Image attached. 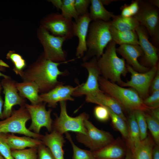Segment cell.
Returning a JSON list of instances; mask_svg holds the SVG:
<instances>
[{
    "instance_id": "cell-13",
    "label": "cell",
    "mask_w": 159,
    "mask_h": 159,
    "mask_svg": "<svg viewBox=\"0 0 159 159\" xmlns=\"http://www.w3.org/2000/svg\"><path fill=\"white\" fill-rule=\"evenodd\" d=\"M72 21L63 16L61 14L52 13L42 20V26L54 36L64 38L66 40L72 39L74 35Z\"/></svg>"
},
{
    "instance_id": "cell-22",
    "label": "cell",
    "mask_w": 159,
    "mask_h": 159,
    "mask_svg": "<svg viewBox=\"0 0 159 159\" xmlns=\"http://www.w3.org/2000/svg\"><path fill=\"white\" fill-rule=\"evenodd\" d=\"M2 134L11 150H21L27 148L38 147L43 143L41 140L27 136L19 137L13 133Z\"/></svg>"
},
{
    "instance_id": "cell-47",
    "label": "cell",
    "mask_w": 159,
    "mask_h": 159,
    "mask_svg": "<svg viewBox=\"0 0 159 159\" xmlns=\"http://www.w3.org/2000/svg\"><path fill=\"white\" fill-rule=\"evenodd\" d=\"M58 9H61L62 4V0H49Z\"/></svg>"
},
{
    "instance_id": "cell-34",
    "label": "cell",
    "mask_w": 159,
    "mask_h": 159,
    "mask_svg": "<svg viewBox=\"0 0 159 159\" xmlns=\"http://www.w3.org/2000/svg\"><path fill=\"white\" fill-rule=\"evenodd\" d=\"M37 147L11 150V154L14 159H38Z\"/></svg>"
},
{
    "instance_id": "cell-41",
    "label": "cell",
    "mask_w": 159,
    "mask_h": 159,
    "mask_svg": "<svg viewBox=\"0 0 159 159\" xmlns=\"http://www.w3.org/2000/svg\"><path fill=\"white\" fill-rule=\"evenodd\" d=\"M151 91L154 92L159 90V70L158 69L151 83L150 87Z\"/></svg>"
},
{
    "instance_id": "cell-25",
    "label": "cell",
    "mask_w": 159,
    "mask_h": 159,
    "mask_svg": "<svg viewBox=\"0 0 159 159\" xmlns=\"http://www.w3.org/2000/svg\"><path fill=\"white\" fill-rule=\"evenodd\" d=\"M110 30L112 40L116 44L139 45L138 36L135 31H120L110 25Z\"/></svg>"
},
{
    "instance_id": "cell-35",
    "label": "cell",
    "mask_w": 159,
    "mask_h": 159,
    "mask_svg": "<svg viewBox=\"0 0 159 159\" xmlns=\"http://www.w3.org/2000/svg\"><path fill=\"white\" fill-rule=\"evenodd\" d=\"M138 126L141 140L145 139L148 136V126L145 112L140 110L133 111Z\"/></svg>"
},
{
    "instance_id": "cell-45",
    "label": "cell",
    "mask_w": 159,
    "mask_h": 159,
    "mask_svg": "<svg viewBox=\"0 0 159 159\" xmlns=\"http://www.w3.org/2000/svg\"><path fill=\"white\" fill-rule=\"evenodd\" d=\"M149 114L153 117L159 120V107L151 109Z\"/></svg>"
},
{
    "instance_id": "cell-23",
    "label": "cell",
    "mask_w": 159,
    "mask_h": 159,
    "mask_svg": "<svg viewBox=\"0 0 159 159\" xmlns=\"http://www.w3.org/2000/svg\"><path fill=\"white\" fill-rule=\"evenodd\" d=\"M16 85L20 95L28 99L31 104L34 105L42 102L39 95L38 87L35 82L31 81L16 82Z\"/></svg>"
},
{
    "instance_id": "cell-32",
    "label": "cell",
    "mask_w": 159,
    "mask_h": 159,
    "mask_svg": "<svg viewBox=\"0 0 159 159\" xmlns=\"http://www.w3.org/2000/svg\"><path fill=\"white\" fill-rule=\"evenodd\" d=\"M75 0H62L61 14L65 17L77 21L79 17L74 6Z\"/></svg>"
},
{
    "instance_id": "cell-18",
    "label": "cell",
    "mask_w": 159,
    "mask_h": 159,
    "mask_svg": "<svg viewBox=\"0 0 159 159\" xmlns=\"http://www.w3.org/2000/svg\"><path fill=\"white\" fill-rule=\"evenodd\" d=\"M117 52L125 59L127 64L135 71L140 73L148 71L150 69L140 64L138 59L143 55V50L139 45L124 44L116 48Z\"/></svg>"
},
{
    "instance_id": "cell-31",
    "label": "cell",
    "mask_w": 159,
    "mask_h": 159,
    "mask_svg": "<svg viewBox=\"0 0 159 159\" xmlns=\"http://www.w3.org/2000/svg\"><path fill=\"white\" fill-rule=\"evenodd\" d=\"M66 137L71 145L73 152L72 159H94L93 152L82 149L77 146L73 142L68 132L65 133Z\"/></svg>"
},
{
    "instance_id": "cell-27",
    "label": "cell",
    "mask_w": 159,
    "mask_h": 159,
    "mask_svg": "<svg viewBox=\"0 0 159 159\" xmlns=\"http://www.w3.org/2000/svg\"><path fill=\"white\" fill-rule=\"evenodd\" d=\"M152 138L148 135L144 140H141L139 146L131 151L132 159H152V153L155 144Z\"/></svg>"
},
{
    "instance_id": "cell-50",
    "label": "cell",
    "mask_w": 159,
    "mask_h": 159,
    "mask_svg": "<svg viewBox=\"0 0 159 159\" xmlns=\"http://www.w3.org/2000/svg\"><path fill=\"white\" fill-rule=\"evenodd\" d=\"M124 159H132V157L130 150L127 149L126 155Z\"/></svg>"
},
{
    "instance_id": "cell-49",
    "label": "cell",
    "mask_w": 159,
    "mask_h": 159,
    "mask_svg": "<svg viewBox=\"0 0 159 159\" xmlns=\"http://www.w3.org/2000/svg\"><path fill=\"white\" fill-rule=\"evenodd\" d=\"M147 1L151 5L159 8V0H149Z\"/></svg>"
},
{
    "instance_id": "cell-15",
    "label": "cell",
    "mask_w": 159,
    "mask_h": 159,
    "mask_svg": "<svg viewBox=\"0 0 159 159\" xmlns=\"http://www.w3.org/2000/svg\"><path fill=\"white\" fill-rule=\"evenodd\" d=\"M77 87V86L74 87L69 85H64L62 82L49 91L39 95L40 100L42 102L47 104L48 107L55 108L58 102L74 101L72 96Z\"/></svg>"
},
{
    "instance_id": "cell-1",
    "label": "cell",
    "mask_w": 159,
    "mask_h": 159,
    "mask_svg": "<svg viewBox=\"0 0 159 159\" xmlns=\"http://www.w3.org/2000/svg\"><path fill=\"white\" fill-rule=\"evenodd\" d=\"M68 62H54L45 59L42 54L35 62L24 71L21 78L23 81L35 82L41 94L46 93L62 82L58 80V77L66 75L68 72L60 71L58 66Z\"/></svg>"
},
{
    "instance_id": "cell-7",
    "label": "cell",
    "mask_w": 159,
    "mask_h": 159,
    "mask_svg": "<svg viewBox=\"0 0 159 159\" xmlns=\"http://www.w3.org/2000/svg\"><path fill=\"white\" fill-rule=\"evenodd\" d=\"M139 9L134 16L140 24L146 29L151 37L152 44L159 46V8L149 4L146 0H139Z\"/></svg>"
},
{
    "instance_id": "cell-29",
    "label": "cell",
    "mask_w": 159,
    "mask_h": 159,
    "mask_svg": "<svg viewBox=\"0 0 159 159\" xmlns=\"http://www.w3.org/2000/svg\"><path fill=\"white\" fill-rule=\"evenodd\" d=\"M6 58L10 60L14 65L13 71L16 74L21 77L23 74V70L26 66L25 60L20 54L12 51H9L7 54Z\"/></svg>"
},
{
    "instance_id": "cell-17",
    "label": "cell",
    "mask_w": 159,
    "mask_h": 159,
    "mask_svg": "<svg viewBox=\"0 0 159 159\" xmlns=\"http://www.w3.org/2000/svg\"><path fill=\"white\" fill-rule=\"evenodd\" d=\"M92 21L89 11L80 16L77 21H72L73 34L78 37L79 41L75 54L77 58L83 57L87 51L86 39L89 25Z\"/></svg>"
},
{
    "instance_id": "cell-37",
    "label": "cell",
    "mask_w": 159,
    "mask_h": 159,
    "mask_svg": "<svg viewBox=\"0 0 159 159\" xmlns=\"http://www.w3.org/2000/svg\"><path fill=\"white\" fill-rule=\"evenodd\" d=\"M144 104L151 109L159 107V90L152 93L151 95L143 100Z\"/></svg>"
},
{
    "instance_id": "cell-52",
    "label": "cell",
    "mask_w": 159,
    "mask_h": 159,
    "mask_svg": "<svg viewBox=\"0 0 159 159\" xmlns=\"http://www.w3.org/2000/svg\"><path fill=\"white\" fill-rule=\"evenodd\" d=\"M0 159H5L0 153Z\"/></svg>"
},
{
    "instance_id": "cell-5",
    "label": "cell",
    "mask_w": 159,
    "mask_h": 159,
    "mask_svg": "<svg viewBox=\"0 0 159 159\" xmlns=\"http://www.w3.org/2000/svg\"><path fill=\"white\" fill-rule=\"evenodd\" d=\"M30 119L25 106L13 109L9 117L0 121V134L18 133L41 140L42 135L36 133L26 127V123Z\"/></svg>"
},
{
    "instance_id": "cell-36",
    "label": "cell",
    "mask_w": 159,
    "mask_h": 159,
    "mask_svg": "<svg viewBox=\"0 0 159 159\" xmlns=\"http://www.w3.org/2000/svg\"><path fill=\"white\" fill-rule=\"evenodd\" d=\"M94 114L96 119L101 122L107 121L110 118L108 109L103 106L98 105L96 106L94 108Z\"/></svg>"
},
{
    "instance_id": "cell-20",
    "label": "cell",
    "mask_w": 159,
    "mask_h": 159,
    "mask_svg": "<svg viewBox=\"0 0 159 159\" xmlns=\"http://www.w3.org/2000/svg\"><path fill=\"white\" fill-rule=\"evenodd\" d=\"M41 140L48 148L55 159H65L63 147L65 140L63 135L52 130L50 133L42 135Z\"/></svg>"
},
{
    "instance_id": "cell-24",
    "label": "cell",
    "mask_w": 159,
    "mask_h": 159,
    "mask_svg": "<svg viewBox=\"0 0 159 159\" xmlns=\"http://www.w3.org/2000/svg\"><path fill=\"white\" fill-rule=\"evenodd\" d=\"M127 123V136L126 141L128 148L132 151L139 146L141 141L139 129L133 111L131 112Z\"/></svg>"
},
{
    "instance_id": "cell-9",
    "label": "cell",
    "mask_w": 159,
    "mask_h": 159,
    "mask_svg": "<svg viewBox=\"0 0 159 159\" xmlns=\"http://www.w3.org/2000/svg\"><path fill=\"white\" fill-rule=\"evenodd\" d=\"M84 124L87 133H77L76 138L78 142L88 148L90 151L99 150L115 140L109 132L97 128L88 119L85 120Z\"/></svg>"
},
{
    "instance_id": "cell-51",
    "label": "cell",
    "mask_w": 159,
    "mask_h": 159,
    "mask_svg": "<svg viewBox=\"0 0 159 159\" xmlns=\"http://www.w3.org/2000/svg\"><path fill=\"white\" fill-rule=\"evenodd\" d=\"M101 1L103 4L104 5H107L109 4H111V3L116 1H118V0H101Z\"/></svg>"
},
{
    "instance_id": "cell-39",
    "label": "cell",
    "mask_w": 159,
    "mask_h": 159,
    "mask_svg": "<svg viewBox=\"0 0 159 159\" xmlns=\"http://www.w3.org/2000/svg\"><path fill=\"white\" fill-rule=\"evenodd\" d=\"M90 0H75L74 6L79 16H82L88 11V8Z\"/></svg>"
},
{
    "instance_id": "cell-2",
    "label": "cell",
    "mask_w": 159,
    "mask_h": 159,
    "mask_svg": "<svg viewBox=\"0 0 159 159\" xmlns=\"http://www.w3.org/2000/svg\"><path fill=\"white\" fill-rule=\"evenodd\" d=\"M98 83L100 90L115 99L123 110L130 112L136 110L147 112L150 110L134 89L124 88L100 76Z\"/></svg>"
},
{
    "instance_id": "cell-33",
    "label": "cell",
    "mask_w": 159,
    "mask_h": 159,
    "mask_svg": "<svg viewBox=\"0 0 159 159\" xmlns=\"http://www.w3.org/2000/svg\"><path fill=\"white\" fill-rule=\"evenodd\" d=\"M148 128L150 131L156 145L159 146V120L149 113H145Z\"/></svg>"
},
{
    "instance_id": "cell-46",
    "label": "cell",
    "mask_w": 159,
    "mask_h": 159,
    "mask_svg": "<svg viewBox=\"0 0 159 159\" xmlns=\"http://www.w3.org/2000/svg\"><path fill=\"white\" fill-rule=\"evenodd\" d=\"M152 159H159V146L155 144L153 149Z\"/></svg>"
},
{
    "instance_id": "cell-43",
    "label": "cell",
    "mask_w": 159,
    "mask_h": 159,
    "mask_svg": "<svg viewBox=\"0 0 159 159\" xmlns=\"http://www.w3.org/2000/svg\"><path fill=\"white\" fill-rule=\"evenodd\" d=\"M121 16L125 17H130L132 16L129 7V5L125 4L120 8Z\"/></svg>"
},
{
    "instance_id": "cell-30",
    "label": "cell",
    "mask_w": 159,
    "mask_h": 159,
    "mask_svg": "<svg viewBox=\"0 0 159 159\" xmlns=\"http://www.w3.org/2000/svg\"><path fill=\"white\" fill-rule=\"evenodd\" d=\"M107 108L109 110L110 118L111 119L112 124L113 127L120 133L126 141L127 136V122L111 109L107 107Z\"/></svg>"
},
{
    "instance_id": "cell-6",
    "label": "cell",
    "mask_w": 159,
    "mask_h": 159,
    "mask_svg": "<svg viewBox=\"0 0 159 159\" xmlns=\"http://www.w3.org/2000/svg\"><path fill=\"white\" fill-rule=\"evenodd\" d=\"M59 104L60 114L59 116L54 114L56 118L53 123L52 130L63 135L69 131L86 134L87 130L84 122L89 119V115L84 112L76 117H71L67 112L66 101L60 102Z\"/></svg>"
},
{
    "instance_id": "cell-12",
    "label": "cell",
    "mask_w": 159,
    "mask_h": 159,
    "mask_svg": "<svg viewBox=\"0 0 159 159\" xmlns=\"http://www.w3.org/2000/svg\"><path fill=\"white\" fill-rule=\"evenodd\" d=\"M46 104L42 102L34 105L27 103L25 104L31 119V123L28 129L36 133L39 134L41 128L43 127L49 132L52 130L53 122L51 117L52 110L50 108L47 110Z\"/></svg>"
},
{
    "instance_id": "cell-3",
    "label": "cell",
    "mask_w": 159,
    "mask_h": 159,
    "mask_svg": "<svg viewBox=\"0 0 159 159\" xmlns=\"http://www.w3.org/2000/svg\"><path fill=\"white\" fill-rule=\"evenodd\" d=\"M109 21L96 20L90 23L86 39L87 50L82 57L83 62L94 57L98 59L103 54L105 48L112 40Z\"/></svg>"
},
{
    "instance_id": "cell-28",
    "label": "cell",
    "mask_w": 159,
    "mask_h": 159,
    "mask_svg": "<svg viewBox=\"0 0 159 159\" xmlns=\"http://www.w3.org/2000/svg\"><path fill=\"white\" fill-rule=\"evenodd\" d=\"M112 19L109 21L110 25L120 31H135L140 25L134 16L125 17L120 15H114Z\"/></svg>"
},
{
    "instance_id": "cell-8",
    "label": "cell",
    "mask_w": 159,
    "mask_h": 159,
    "mask_svg": "<svg viewBox=\"0 0 159 159\" xmlns=\"http://www.w3.org/2000/svg\"><path fill=\"white\" fill-rule=\"evenodd\" d=\"M39 39L44 48L43 54L46 59L56 62H64L66 61L67 53L62 48L64 38L50 34L42 26L38 32Z\"/></svg>"
},
{
    "instance_id": "cell-26",
    "label": "cell",
    "mask_w": 159,
    "mask_h": 159,
    "mask_svg": "<svg viewBox=\"0 0 159 159\" xmlns=\"http://www.w3.org/2000/svg\"><path fill=\"white\" fill-rule=\"evenodd\" d=\"M90 4L89 14L92 21L101 20L108 22L115 15L105 8L101 0H90Z\"/></svg>"
},
{
    "instance_id": "cell-4",
    "label": "cell",
    "mask_w": 159,
    "mask_h": 159,
    "mask_svg": "<svg viewBox=\"0 0 159 159\" xmlns=\"http://www.w3.org/2000/svg\"><path fill=\"white\" fill-rule=\"evenodd\" d=\"M116 45L111 41L97 62L102 77L120 85L123 82L121 76H125L128 72L125 59L117 55Z\"/></svg>"
},
{
    "instance_id": "cell-38",
    "label": "cell",
    "mask_w": 159,
    "mask_h": 159,
    "mask_svg": "<svg viewBox=\"0 0 159 159\" xmlns=\"http://www.w3.org/2000/svg\"><path fill=\"white\" fill-rule=\"evenodd\" d=\"M11 150L5 140L2 134H0V153L5 159H14Z\"/></svg>"
},
{
    "instance_id": "cell-11",
    "label": "cell",
    "mask_w": 159,
    "mask_h": 159,
    "mask_svg": "<svg viewBox=\"0 0 159 159\" xmlns=\"http://www.w3.org/2000/svg\"><path fill=\"white\" fill-rule=\"evenodd\" d=\"M126 67L127 72L131 74V79L127 82H123L119 86L130 87L134 89L143 100L148 97L151 83L159 69L158 64L143 73L138 72L127 64Z\"/></svg>"
},
{
    "instance_id": "cell-19",
    "label": "cell",
    "mask_w": 159,
    "mask_h": 159,
    "mask_svg": "<svg viewBox=\"0 0 159 159\" xmlns=\"http://www.w3.org/2000/svg\"><path fill=\"white\" fill-rule=\"evenodd\" d=\"M120 138L97 150L92 152L94 159H124L127 151Z\"/></svg>"
},
{
    "instance_id": "cell-42",
    "label": "cell",
    "mask_w": 159,
    "mask_h": 159,
    "mask_svg": "<svg viewBox=\"0 0 159 159\" xmlns=\"http://www.w3.org/2000/svg\"><path fill=\"white\" fill-rule=\"evenodd\" d=\"M129 7L133 16L136 14L139 11V0L132 1L131 4L129 5Z\"/></svg>"
},
{
    "instance_id": "cell-14",
    "label": "cell",
    "mask_w": 159,
    "mask_h": 159,
    "mask_svg": "<svg viewBox=\"0 0 159 159\" xmlns=\"http://www.w3.org/2000/svg\"><path fill=\"white\" fill-rule=\"evenodd\" d=\"M16 82L10 77L3 78L0 82L5 95L2 111L4 119L11 115L13 106L17 105L20 107L24 106L26 103L25 98L21 96L19 93L16 85Z\"/></svg>"
},
{
    "instance_id": "cell-44",
    "label": "cell",
    "mask_w": 159,
    "mask_h": 159,
    "mask_svg": "<svg viewBox=\"0 0 159 159\" xmlns=\"http://www.w3.org/2000/svg\"><path fill=\"white\" fill-rule=\"evenodd\" d=\"M6 67H9V66L6 63L4 62L2 60H0V77H2L3 78H9L10 77L6 75H5L2 73L1 72H4L5 71Z\"/></svg>"
},
{
    "instance_id": "cell-48",
    "label": "cell",
    "mask_w": 159,
    "mask_h": 159,
    "mask_svg": "<svg viewBox=\"0 0 159 159\" xmlns=\"http://www.w3.org/2000/svg\"><path fill=\"white\" fill-rule=\"evenodd\" d=\"M2 89L1 85L0 82V119L1 120L4 119L2 113V107L4 105V102L3 101L2 98L1 96L0 93Z\"/></svg>"
},
{
    "instance_id": "cell-40",
    "label": "cell",
    "mask_w": 159,
    "mask_h": 159,
    "mask_svg": "<svg viewBox=\"0 0 159 159\" xmlns=\"http://www.w3.org/2000/svg\"><path fill=\"white\" fill-rule=\"evenodd\" d=\"M38 159H55L48 147L43 143L37 147Z\"/></svg>"
},
{
    "instance_id": "cell-16",
    "label": "cell",
    "mask_w": 159,
    "mask_h": 159,
    "mask_svg": "<svg viewBox=\"0 0 159 159\" xmlns=\"http://www.w3.org/2000/svg\"><path fill=\"white\" fill-rule=\"evenodd\" d=\"M138 36L139 45L143 53V63L151 67L157 66L158 59V48L149 40V34L146 28L140 25L135 30Z\"/></svg>"
},
{
    "instance_id": "cell-10",
    "label": "cell",
    "mask_w": 159,
    "mask_h": 159,
    "mask_svg": "<svg viewBox=\"0 0 159 159\" xmlns=\"http://www.w3.org/2000/svg\"><path fill=\"white\" fill-rule=\"evenodd\" d=\"M97 61V58L94 57L90 60L81 64V65L88 72L87 78L85 82L77 86L72 96L77 97L92 95L102 91L98 83V78L101 74Z\"/></svg>"
},
{
    "instance_id": "cell-21",
    "label": "cell",
    "mask_w": 159,
    "mask_h": 159,
    "mask_svg": "<svg viewBox=\"0 0 159 159\" xmlns=\"http://www.w3.org/2000/svg\"><path fill=\"white\" fill-rule=\"evenodd\" d=\"M85 100L87 102L103 106L110 109L127 122L123 109L120 105L113 98L105 94L102 91L93 95L86 96Z\"/></svg>"
}]
</instances>
